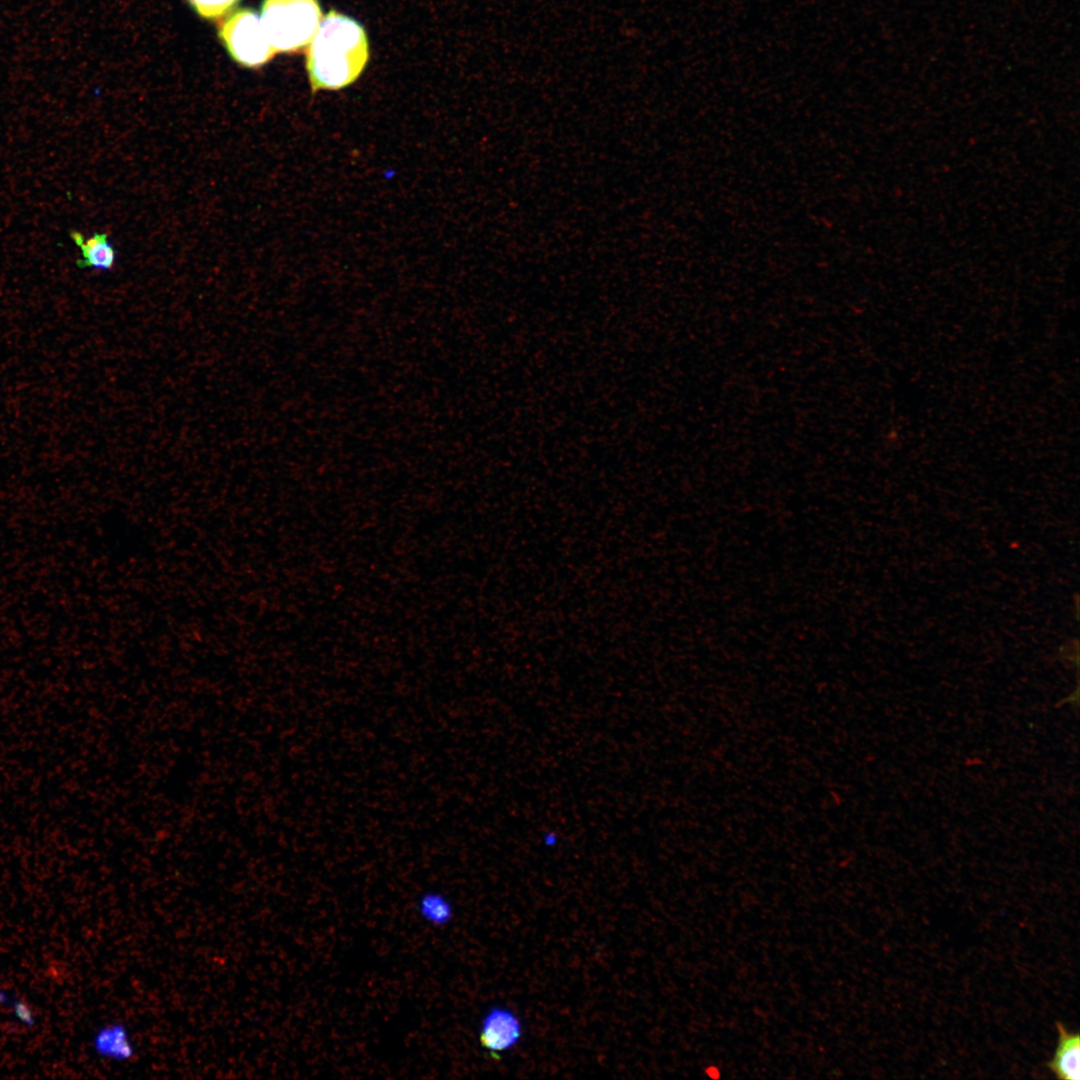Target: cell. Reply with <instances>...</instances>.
<instances>
[{
    "mask_svg": "<svg viewBox=\"0 0 1080 1080\" xmlns=\"http://www.w3.org/2000/svg\"><path fill=\"white\" fill-rule=\"evenodd\" d=\"M260 17L276 53L308 47L323 18L317 0H264Z\"/></svg>",
    "mask_w": 1080,
    "mask_h": 1080,
    "instance_id": "obj_2",
    "label": "cell"
},
{
    "mask_svg": "<svg viewBox=\"0 0 1080 1080\" xmlns=\"http://www.w3.org/2000/svg\"><path fill=\"white\" fill-rule=\"evenodd\" d=\"M422 912L430 920L438 923L448 918L450 914L447 903L436 895H427L422 901Z\"/></svg>",
    "mask_w": 1080,
    "mask_h": 1080,
    "instance_id": "obj_9",
    "label": "cell"
},
{
    "mask_svg": "<svg viewBox=\"0 0 1080 1080\" xmlns=\"http://www.w3.org/2000/svg\"><path fill=\"white\" fill-rule=\"evenodd\" d=\"M240 0H188L198 15L205 19H217L226 15Z\"/></svg>",
    "mask_w": 1080,
    "mask_h": 1080,
    "instance_id": "obj_8",
    "label": "cell"
},
{
    "mask_svg": "<svg viewBox=\"0 0 1080 1080\" xmlns=\"http://www.w3.org/2000/svg\"><path fill=\"white\" fill-rule=\"evenodd\" d=\"M218 36L230 56L248 68L261 67L276 54L260 15L252 9L233 13L219 27Z\"/></svg>",
    "mask_w": 1080,
    "mask_h": 1080,
    "instance_id": "obj_3",
    "label": "cell"
},
{
    "mask_svg": "<svg viewBox=\"0 0 1080 1080\" xmlns=\"http://www.w3.org/2000/svg\"><path fill=\"white\" fill-rule=\"evenodd\" d=\"M70 237L81 250V259L76 264L79 268H92L109 271L114 268L116 251L106 233H94L85 239L79 231H70Z\"/></svg>",
    "mask_w": 1080,
    "mask_h": 1080,
    "instance_id": "obj_7",
    "label": "cell"
},
{
    "mask_svg": "<svg viewBox=\"0 0 1080 1080\" xmlns=\"http://www.w3.org/2000/svg\"><path fill=\"white\" fill-rule=\"evenodd\" d=\"M520 1035L517 1017L507 1010L494 1009L483 1020L480 1040L488 1051L496 1053L513 1046Z\"/></svg>",
    "mask_w": 1080,
    "mask_h": 1080,
    "instance_id": "obj_4",
    "label": "cell"
},
{
    "mask_svg": "<svg viewBox=\"0 0 1080 1080\" xmlns=\"http://www.w3.org/2000/svg\"><path fill=\"white\" fill-rule=\"evenodd\" d=\"M95 1051L106 1059L129 1062L136 1055V1046L129 1028L121 1023H109L93 1037Z\"/></svg>",
    "mask_w": 1080,
    "mask_h": 1080,
    "instance_id": "obj_5",
    "label": "cell"
},
{
    "mask_svg": "<svg viewBox=\"0 0 1080 1080\" xmlns=\"http://www.w3.org/2000/svg\"><path fill=\"white\" fill-rule=\"evenodd\" d=\"M1058 1042L1052 1059L1047 1066L1055 1077L1062 1080L1080 1078V1038L1060 1022L1056 1023Z\"/></svg>",
    "mask_w": 1080,
    "mask_h": 1080,
    "instance_id": "obj_6",
    "label": "cell"
},
{
    "mask_svg": "<svg viewBox=\"0 0 1080 1080\" xmlns=\"http://www.w3.org/2000/svg\"><path fill=\"white\" fill-rule=\"evenodd\" d=\"M369 59L366 32L356 20L331 10L308 45L306 70L312 93L353 84Z\"/></svg>",
    "mask_w": 1080,
    "mask_h": 1080,
    "instance_id": "obj_1",
    "label": "cell"
}]
</instances>
